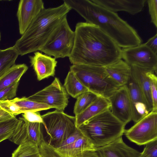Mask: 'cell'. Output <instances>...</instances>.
Wrapping results in <instances>:
<instances>
[{"label": "cell", "instance_id": "6da1fadb", "mask_svg": "<svg viewBox=\"0 0 157 157\" xmlns=\"http://www.w3.org/2000/svg\"><path fill=\"white\" fill-rule=\"evenodd\" d=\"M72 65L105 67L122 59V49L97 26L86 22L75 25Z\"/></svg>", "mask_w": 157, "mask_h": 157}, {"label": "cell", "instance_id": "7c38bea8", "mask_svg": "<svg viewBox=\"0 0 157 157\" xmlns=\"http://www.w3.org/2000/svg\"><path fill=\"white\" fill-rule=\"evenodd\" d=\"M42 0H21L19 1L17 16L20 34L22 35L44 9Z\"/></svg>", "mask_w": 157, "mask_h": 157}, {"label": "cell", "instance_id": "e575fe53", "mask_svg": "<svg viewBox=\"0 0 157 157\" xmlns=\"http://www.w3.org/2000/svg\"><path fill=\"white\" fill-rule=\"evenodd\" d=\"M25 120L31 122H38L43 124V120L39 113L32 111L25 112L22 115Z\"/></svg>", "mask_w": 157, "mask_h": 157}, {"label": "cell", "instance_id": "ffe728a7", "mask_svg": "<svg viewBox=\"0 0 157 157\" xmlns=\"http://www.w3.org/2000/svg\"><path fill=\"white\" fill-rule=\"evenodd\" d=\"M110 103L108 98L98 96L86 109L75 116V125L78 128L83 123L100 113L109 109Z\"/></svg>", "mask_w": 157, "mask_h": 157}, {"label": "cell", "instance_id": "7402d4cb", "mask_svg": "<svg viewBox=\"0 0 157 157\" xmlns=\"http://www.w3.org/2000/svg\"><path fill=\"white\" fill-rule=\"evenodd\" d=\"M28 69L24 64H15L0 78V91L16 82H19Z\"/></svg>", "mask_w": 157, "mask_h": 157}, {"label": "cell", "instance_id": "9c48e42d", "mask_svg": "<svg viewBox=\"0 0 157 157\" xmlns=\"http://www.w3.org/2000/svg\"><path fill=\"white\" fill-rule=\"evenodd\" d=\"M28 98L63 111L68 105L69 96L59 79L55 78L51 84Z\"/></svg>", "mask_w": 157, "mask_h": 157}, {"label": "cell", "instance_id": "603a6c76", "mask_svg": "<svg viewBox=\"0 0 157 157\" xmlns=\"http://www.w3.org/2000/svg\"><path fill=\"white\" fill-rule=\"evenodd\" d=\"M63 86L68 94L75 98L82 94L89 91L70 71L68 72L65 79Z\"/></svg>", "mask_w": 157, "mask_h": 157}, {"label": "cell", "instance_id": "cb8c5ba5", "mask_svg": "<svg viewBox=\"0 0 157 157\" xmlns=\"http://www.w3.org/2000/svg\"><path fill=\"white\" fill-rule=\"evenodd\" d=\"M10 100L18 107L21 113L29 111L36 112L52 108L48 105L34 101L25 97L16 98Z\"/></svg>", "mask_w": 157, "mask_h": 157}, {"label": "cell", "instance_id": "52a82bcc", "mask_svg": "<svg viewBox=\"0 0 157 157\" xmlns=\"http://www.w3.org/2000/svg\"><path fill=\"white\" fill-rule=\"evenodd\" d=\"M75 39V32L70 27L66 16L39 51L56 59L69 57L73 48Z\"/></svg>", "mask_w": 157, "mask_h": 157}, {"label": "cell", "instance_id": "44dd1931", "mask_svg": "<svg viewBox=\"0 0 157 157\" xmlns=\"http://www.w3.org/2000/svg\"><path fill=\"white\" fill-rule=\"evenodd\" d=\"M105 68L111 78L120 86L126 85L131 76V66L122 59Z\"/></svg>", "mask_w": 157, "mask_h": 157}, {"label": "cell", "instance_id": "8992f818", "mask_svg": "<svg viewBox=\"0 0 157 157\" xmlns=\"http://www.w3.org/2000/svg\"><path fill=\"white\" fill-rule=\"evenodd\" d=\"M43 125L49 136L48 143L54 147L60 145L75 130V117L56 110L41 116Z\"/></svg>", "mask_w": 157, "mask_h": 157}, {"label": "cell", "instance_id": "d6a6232c", "mask_svg": "<svg viewBox=\"0 0 157 157\" xmlns=\"http://www.w3.org/2000/svg\"><path fill=\"white\" fill-rule=\"evenodd\" d=\"M0 107L5 111L14 116L21 113L18 107L10 100L0 101Z\"/></svg>", "mask_w": 157, "mask_h": 157}, {"label": "cell", "instance_id": "4fadbf2b", "mask_svg": "<svg viewBox=\"0 0 157 157\" xmlns=\"http://www.w3.org/2000/svg\"><path fill=\"white\" fill-rule=\"evenodd\" d=\"M23 119L9 140L19 145L25 141H29L39 147L44 140L41 128L42 124L28 122L23 118Z\"/></svg>", "mask_w": 157, "mask_h": 157}, {"label": "cell", "instance_id": "d6986e66", "mask_svg": "<svg viewBox=\"0 0 157 157\" xmlns=\"http://www.w3.org/2000/svg\"><path fill=\"white\" fill-rule=\"evenodd\" d=\"M130 66L131 76L141 90L146 101L148 110L150 112L152 110V102L150 81L147 73L150 70L135 65Z\"/></svg>", "mask_w": 157, "mask_h": 157}, {"label": "cell", "instance_id": "ba28073f", "mask_svg": "<svg viewBox=\"0 0 157 157\" xmlns=\"http://www.w3.org/2000/svg\"><path fill=\"white\" fill-rule=\"evenodd\" d=\"M131 141L141 146L157 139V112H150L124 133Z\"/></svg>", "mask_w": 157, "mask_h": 157}, {"label": "cell", "instance_id": "f546056e", "mask_svg": "<svg viewBox=\"0 0 157 157\" xmlns=\"http://www.w3.org/2000/svg\"><path fill=\"white\" fill-rule=\"evenodd\" d=\"M155 72L149 70L147 73L151 83V92L152 102V111L157 112V77Z\"/></svg>", "mask_w": 157, "mask_h": 157}, {"label": "cell", "instance_id": "ac0fdd59", "mask_svg": "<svg viewBox=\"0 0 157 157\" xmlns=\"http://www.w3.org/2000/svg\"><path fill=\"white\" fill-rule=\"evenodd\" d=\"M83 132L81 136L67 147L61 149L53 147L61 155L68 157H82L87 151H96V148L91 140Z\"/></svg>", "mask_w": 157, "mask_h": 157}, {"label": "cell", "instance_id": "7a4b0ae2", "mask_svg": "<svg viewBox=\"0 0 157 157\" xmlns=\"http://www.w3.org/2000/svg\"><path fill=\"white\" fill-rule=\"evenodd\" d=\"M63 2L82 17L86 22L98 26L121 48L141 44V39L135 29L116 13L92 0H64Z\"/></svg>", "mask_w": 157, "mask_h": 157}, {"label": "cell", "instance_id": "8fae6325", "mask_svg": "<svg viewBox=\"0 0 157 157\" xmlns=\"http://www.w3.org/2000/svg\"><path fill=\"white\" fill-rule=\"evenodd\" d=\"M108 99L109 109L115 117L126 125L132 120L131 105L126 85L120 87Z\"/></svg>", "mask_w": 157, "mask_h": 157}, {"label": "cell", "instance_id": "30bf717a", "mask_svg": "<svg viewBox=\"0 0 157 157\" xmlns=\"http://www.w3.org/2000/svg\"><path fill=\"white\" fill-rule=\"evenodd\" d=\"M122 59L129 65H135L156 72L157 55L145 44L122 49Z\"/></svg>", "mask_w": 157, "mask_h": 157}, {"label": "cell", "instance_id": "8d00e7d4", "mask_svg": "<svg viewBox=\"0 0 157 157\" xmlns=\"http://www.w3.org/2000/svg\"><path fill=\"white\" fill-rule=\"evenodd\" d=\"M14 116L5 111L0 107V122L10 119Z\"/></svg>", "mask_w": 157, "mask_h": 157}, {"label": "cell", "instance_id": "74e56055", "mask_svg": "<svg viewBox=\"0 0 157 157\" xmlns=\"http://www.w3.org/2000/svg\"><path fill=\"white\" fill-rule=\"evenodd\" d=\"M34 157H42V156H41L40 154V153L37 154Z\"/></svg>", "mask_w": 157, "mask_h": 157}, {"label": "cell", "instance_id": "3957f363", "mask_svg": "<svg viewBox=\"0 0 157 157\" xmlns=\"http://www.w3.org/2000/svg\"><path fill=\"white\" fill-rule=\"evenodd\" d=\"M71 10L64 2L43 10L13 46L19 55L39 51Z\"/></svg>", "mask_w": 157, "mask_h": 157}, {"label": "cell", "instance_id": "9a60e30c", "mask_svg": "<svg viewBox=\"0 0 157 157\" xmlns=\"http://www.w3.org/2000/svg\"><path fill=\"white\" fill-rule=\"evenodd\" d=\"M31 66L36 74L38 80L40 81L55 75L57 61L56 59L40 51L29 56Z\"/></svg>", "mask_w": 157, "mask_h": 157}, {"label": "cell", "instance_id": "5b68a950", "mask_svg": "<svg viewBox=\"0 0 157 157\" xmlns=\"http://www.w3.org/2000/svg\"><path fill=\"white\" fill-rule=\"evenodd\" d=\"M88 89L98 96L108 98L120 86L106 73L105 67L72 65L70 70Z\"/></svg>", "mask_w": 157, "mask_h": 157}, {"label": "cell", "instance_id": "83f0119b", "mask_svg": "<svg viewBox=\"0 0 157 157\" xmlns=\"http://www.w3.org/2000/svg\"><path fill=\"white\" fill-rule=\"evenodd\" d=\"M40 153L42 157H68L62 155L55 149L53 147L44 140L39 147ZM82 157H100L96 151L86 152Z\"/></svg>", "mask_w": 157, "mask_h": 157}, {"label": "cell", "instance_id": "836d02e7", "mask_svg": "<svg viewBox=\"0 0 157 157\" xmlns=\"http://www.w3.org/2000/svg\"><path fill=\"white\" fill-rule=\"evenodd\" d=\"M149 12L151 22L157 27V0H148Z\"/></svg>", "mask_w": 157, "mask_h": 157}, {"label": "cell", "instance_id": "4dcf8cb0", "mask_svg": "<svg viewBox=\"0 0 157 157\" xmlns=\"http://www.w3.org/2000/svg\"><path fill=\"white\" fill-rule=\"evenodd\" d=\"M19 82H16L0 91V101L11 100L16 95Z\"/></svg>", "mask_w": 157, "mask_h": 157}, {"label": "cell", "instance_id": "1f68e13d", "mask_svg": "<svg viewBox=\"0 0 157 157\" xmlns=\"http://www.w3.org/2000/svg\"><path fill=\"white\" fill-rule=\"evenodd\" d=\"M145 145L140 157H157V139L154 140Z\"/></svg>", "mask_w": 157, "mask_h": 157}, {"label": "cell", "instance_id": "277c9868", "mask_svg": "<svg viewBox=\"0 0 157 157\" xmlns=\"http://www.w3.org/2000/svg\"><path fill=\"white\" fill-rule=\"evenodd\" d=\"M125 125L108 109L89 119L78 128L85 133L96 148L122 137Z\"/></svg>", "mask_w": 157, "mask_h": 157}, {"label": "cell", "instance_id": "4316f807", "mask_svg": "<svg viewBox=\"0 0 157 157\" xmlns=\"http://www.w3.org/2000/svg\"><path fill=\"white\" fill-rule=\"evenodd\" d=\"M98 97L90 91L85 92L77 98L74 108L73 112L75 116L84 111Z\"/></svg>", "mask_w": 157, "mask_h": 157}, {"label": "cell", "instance_id": "e0dca14e", "mask_svg": "<svg viewBox=\"0 0 157 157\" xmlns=\"http://www.w3.org/2000/svg\"><path fill=\"white\" fill-rule=\"evenodd\" d=\"M94 2L116 13L124 11L134 15L143 9L146 0H92Z\"/></svg>", "mask_w": 157, "mask_h": 157}, {"label": "cell", "instance_id": "d4e9b609", "mask_svg": "<svg viewBox=\"0 0 157 157\" xmlns=\"http://www.w3.org/2000/svg\"><path fill=\"white\" fill-rule=\"evenodd\" d=\"M19 56L13 46L0 49V78L15 64Z\"/></svg>", "mask_w": 157, "mask_h": 157}, {"label": "cell", "instance_id": "484cf974", "mask_svg": "<svg viewBox=\"0 0 157 157\" xmlns=\"http://www.w3.org/2000/svg\"><path fill=\"white\" fill-rule=\"evenodd\" d=\"M22 120V118L16 117L0 122V142L6 139L9 140Z\"/></svg>", "mask_w": 157, "mask_h": 157}, {"label": "cell", "instance_id": "2e32d148", "mask_svg": "<svg viewBox=\"0 0 157 157\" xmlns=\"http://www.w3.org/2000/svg\"><path fill=\"white\" fill-rule=\"evenodd\" d=\"M96 151L100 157H140V153L127 145L122 137Z\"/></svg>", "mask_w": 157, "mask_h": 157}, {"label": "cell", "instance_id": "d590c367", "mask_svg": "<svg viewBox=\"0 0 157 157\" xmlns=\"http://www.w3.org/2000/svg\"><path fill=\"white\" fill-rule=\"evenodd\" d=\"M145 45L154 53H157V33L150 38Z\"/></svg>", "mask_w": 157, "mask_h": 157}, {"label": "cell", "instance_id": "5bb4252c", "mask_svg": "<svg viewBox=\"0 0 157 157\" xmlns=\"http://www.w3.org/2000/svg\"><path fill=\"white\" fill-rule=\"evenodd\" d=\"M131 102L132 120L135 123L149 113L145 98L137 84L131 76L126 84Z\"/></svg>", "mask_w": 157, "mask_h": 157}, {"label": "cell", "instance_id": "f1b7e54d", "mask_svg": "<svg viewBox=\"0 0 157 157\" xmlns=\"http://www.w3.org/2000/svg\"><path fill=\"white\" fill-rule=\"evenodd\" d=\"M39 153L38 146L26 141L19 145L12 154L11 157H34Z\"/></svg>", "mask_w": 157, "mask_h": 157}]
</instances>
